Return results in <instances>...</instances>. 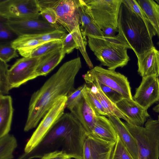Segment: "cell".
<instances>
[{
	"instance_id": "cell-1",
	"label": "cell",
	"mask_w": 159,
	"mask_h": 159,
	"mask_svg": "<svg viewBox=\"0 0 159 159\" xmlns=\"http://www.w3.org/2000/svg\"><path fill=\"white\" fill-rule=\"evenodd\" d=\"M81 67L80 57L65 62L33 93L29 102L24 131L35 128L57 99L67 96L75 89V79Z\"/></svg>"
},
{
	"instance_id": "cell-2",
	"label": "cell",
	"mask_w": 159,
	"mask_h": 159,
	"mask_svg": "<svg viewBox=\"0 0 159 159\" xmlns=\"http://www.w3.org/2000/svg\"><path fill=\"white\" fill-rule=\"evenodd\" d=\"M87 133L71 113H64L40 143L32 151L23 153L18 159L42 157L44 154L61 151L70 158L82 159L84 143Z\"/></svg>"
},
{
	"instance_id": "cell-3",
	"label": "cell",
	"mask_w": 159,
	"mask_h": 159,
	"mask_svg": "<svg viewBox=\"0 0 159 159\" xmlns=\"http://www.w3.org/2000/svg\"><path fill=\"white\" fill-rule=\"evenodd\" d=\"M117 28V35L134 51L137 57L154 46L152 38L156 34L153 27L148 24L123 0L119 12Z\"/></svg>"
},
{
	"instance_id": "cell-4",
	"label": "cell",
	"mask_w": 159,
	"mask_h": 159,
	"mask_svg": "<svg viewBox=\"0 0 159 159\" xmlns=\"http://www.w3.org/2000/svg\"><path fill=\"white\" fill-rule=\"evenodd\" d=\"M87 37L89 48L101 65L115 70L127 64L130 60L127 52L129 48L117 35L112 37Z\"/></svg>"
},
{
	"instance_id": "cell-5",
	"label": "cell",
	"mask_w": 159,
	"mask_h": 159,
	"mask_svg": "<svg viewBox=\"0 0 159 159\" xmlns=\"http://www.w3.org/2000/svg\"><path fill=\"white\" fill-rule=\"evenodd\" d=\"M124 123L136 142L139 159H159L158 120L148 119L144 127Z\"/></svg>"
},
{
	"instance_id": "cell-6",
	"label": "cell",
	"mask_w": 159,
	"mask_h": 159,
	"mask_svg": "<svg viewBox=\"0 0 159 159\" xmlns=\"http://www.w3.org/2000/svg\"><path fill=\"white\" fill-rule=\"evenodd\" d=\"M40 8L53 9L57 17L58 24L68 33H82L78 0H37Z\"/></svg>"
},
{
	"instance_id": "cell-7",
	"label": "cell",
	"mask_w": 159,
	"mask_h": 159,
	"mask_svg": "<svg viewBox=\"0 0 159 159\" xmlns=\"http://www.w3.org/2000/svg\"><path fill=\"white\" fill-rule=\"evenodd\" d=\"M95 23L101 30L107 27L118 30V20L122 0H84Z\"/></svg>"
},
{
	"instance_id": "cell-8",
	"label": "cell",
	"mask_w": 159,
	"mask_h": 159,
	"mask_svg": "<svg viewBox=\"0 0 159 159\" xmlns=\"http://www.w3.org/2000/svg\"><path fill=\"white\" fill-rule=\"evenodd\" d=\"M86 83L96 80L121 94L125 98L133 99L131 87L127 78L115 70L96 66L83 75Z\"/></svg>"
},
{
	"instance_id": "cell-9",
	"label": "cell",
	"mask_w": 159,
	"mask_h": 159,
	"mask_svg": "<svg viewBox=\"0 0 159 159\" xmlns=\"http://www.w3.org/2000/svg\"><path fill=\"white\" fill-rule=\"evenodd\" d=\"M67 99L66 96H63L59 98L55 102L43 118L27 142L24 149V152H29L34 148L64 113Z\"/></svg>"
},
{
	"instance_id": "cell-10",
	"label": "cell",
	"mask_w": 159,
	"mask_h": 159,
	"mask_svg": "<svg viewBox=\"0 0 159 159\" xmlns=\"http://www.w3.org/2000/svg\"><path fill=\"white\" fill-rule=\"evenodd\" d=\"M40 15L37 0H0V16L6 20L39 19Z\"/></svg>"
},
{
	"instance_id": "cell-11",
	"label": "cell",
	"mask_w": 159,
	"mask_h": 159,
	"mask_svg": "<svg viewBox=\"0 0 159 159\" xmlns=\"http://www.w3.org/2000/svg\"><path fill=\"white\" fill-rule=\"evenodd\" d=\"M4 24L7 29L18 36L42 34L65 29L60 25H53L39 19H10L6 20Z\"/></svg>"
},
{
	"instance_id": "cell-12",
	"label": "cell",
	"mask_w": 159,
	"mask_h": 159,
	"mask_svg": "<svg viewBox=\"0 0 159 159\" xmlns=\"http://www.w3.org/2000/svg\"><path fill=\"white\" fill-rule=\"evenodd\" d=\"M41 56L23 57L18 59L9 69V81L12 89L19 87L38 77L36 70Z\"/></svg>"
},
{
	"instance_id": "cell-13",
	"label": "cell",
	"mask_w": 159,
	"mask_h": 159,
	"mask_svg": "<svg viewBox=\"0 0 159 159\" xmlns=\"http://www.w3.org/2000/svg\"><path fill=\"white\" fill-rule=\"evenodd\" d=\"M142 78L133 99L147 110L153 104L159 102V80L158 77L153 76Z\"/></svg>"
},
{
	"instance_id": "cell-14",
	"label": "cell",
	"mask_w": 159,
	"mask_h": 159,
	"mask_svg": "<svg viewBox=\"0 0 159 159\" xmlns=\"http://www.w3.org/2000/svg\"><path fill=\"white\" fill-rule=\"evenodd\" d=\"M115 143L104 140L92 133H87L82 159H110Z\"/></svg>"
},
{
	"instance_id": "cell-15",
	"label": "cell",
	"mask_w": 159,
	"mask_h": 159,
	"mask_svg": "<svg viewBox=\"0 0 159 159\" xmlns=\"http://www.w3.org/2000/svg\"><path fill=\"white\" fill-rule=\"evenodd\" d=\"M116 104L127 118V122L130 124L143 126L147 118L150 116L147 110L143 107L133 99L124 98Z\"/></svg>"
},
{
	"instance_id": "cell-16",
	"label": "cell",
	"mask_w": 159,
	"mask_h": 159,
	"mask_svg": "<svg viewBox=\"0 0 159 159\" xmlns=\"http://www.w3.org/2000/svg\"><path fill=\"white\" fill-rule=\"evenodd\" d=\"M137 71L143 77L159 76V51L154 46L137 57Z\"/></svg>"
},
{
	"instance_id": "cell-17",
	"label": "cell",
	"mask_w": 159,
	"mask_h": 159,
	"mask_svg": "<svg viewBox=\"0 0 159 159\" xmlns=\"http://www.w3.org/2000/svg\"><path fill=\"white\" fill-rule=\"evenodd\" d=\"M86 37L82 33L77 31L69 33L62 42L61 48L65 54L70 53L75 48L78 49L91 69L93 66L86 51L87 41Z\"/></svg>"
},
{
	"instance_id": "cell-18",
	"label": "cell",
	"mask_w": 159,
	"mask_h": 159,
	"mask_svg": "<svg viewBox=\"0 0 159 159\" xmlns=\"http://www.w3.org/2000/svg\"><path fill=\"white\" fill-rule=\"evenodd\" d=\"M70 111L80 122L87 133H92L98 115L83 97Z\"/></svg>"
},
{
	"instance_id": "cell-19",
	"label": "cell",
	"mask_w": 159,
	"mask_h": 159,
	"mask_svg": "<svg viewBox=\"0 0 159 159\" xmlns=\"http://www.w3.org/2000/svg\"><path fill=\"white\" fill-rule=\"evenodd\" d=\"M108 117L113 126L118 136L129 153L134 159H139L136 142L125 123L116 116H110Z\"/></svg>"
},
{
	"instance_id": "cell-20",
	"label": "cell",
	"mask_w": 159,
	"mask_h": 159,
	"mask_svg": "<svg viewBox=\"0 0 159 159\" xmlns=\"http://www.w3.org/2000/svg\"><path fill=\"white\" fill-rule=\"evenodd\" d=\"M13 111L11 97L0 95V137L10 131Z\"/></svg>"
},
{
	"instance_id": "cell-21",
	"label": "cell",
	"mask_w": 159,
	"mask_h": 159,
	"mask_svg": "<svg viewBox=\"0 0 159 159\" xmlns=\"http://www.w3.org/2000/svg\"><path fill=\"white\" fill-rule=\"evenodd\" d=\"M92 133L107 141L116 143L118 136L111 122L105 116L98 115Z\"/></svg>"
},
{
	"instance_id": "cell-22",
	"label": "cell",
	"mask_w": 159,
	"mask_h": 159,
	"mask_svg": "<svg viewBox=\"0 0 159 159\" xmlns=\"http://www.w3.org/2000/svg\"><path fill=\"white\" fill-rule=\"evenodd\" d=\"M65 54L61 48L42 56L36 70L38 76H46L61 62Z\"/></svg>"
},
{
	"instance_id": "cell-23",
	"label": "cell",
	"mask_w": 159,
	"mask_h": 159,
	"mask_svg": "<svg viewBox=\"0 0 159 159\" xmlns=\"http://www.w3.org/2000/svg\"><path fill=\"white\" fill-rule=\"evenodd\" d=\"M46 43L36 39L32 35L18 36L10 43L21 56L28 57L34 50Z\"/></svg>"
},
{
	"instance_id": "cell-24",
	"label": "cell",
	"mask_w": 159,
	"mask_h": 159,
	"mask_svg": "<svg viewBox=\"0 0 159 159\" xmlns=\"http://www.w3.org/2000/svg\"><path fill=\"white\" fill-rule=\"evenodd\" d=\"M91 89L93 93L98 99L102 107L107 112L108 116H113L127 122L125 115L120 111L115 103L110 100L103 93L100 88L94 84H92Z\"/></svg>"
},
{
	"instance_id": "cell-25",
	"label": "cell",
	"mask_w": 159,
	"mask_h": 159,
	"mask_svg": "<svg viewBox=\"0 0 159 159\" xmlns=\"http://www.w3.org/2000/svg\"><path fill=\"white\" fill-rule=\"evenodd\" d=\"M136 1L146 15L159 38V5L153 0Z\"/></svg>"
},
{
	"instance_id": "cell-26",
	"label": "cell",
	"mask_w": 159,
	"mask_h": 159,
	"mask_svg": "<svg viewBox=\"0 0 159 159\" xmlns=\"http://www.w3.org/2000/svg\"><path fill=\"white\" fill-rule=\"evenodd\" d=\"M17 146V140L13 135L8 134L0 137V159H13Z\"/></svg>"
},
{
	"instance_id": "cell-27",
	"label": "cell",
	"mask_w": 159,
	"mask_h": 159,
	"mask_svg": "<svg viewBox=\"0 0 159 159\" xmlns=\"http://www.w3.org/2000/svg\"><path fill=\"white\" fill-rule=\"evenodd\" d=\"M82 92L83 97L97 115L108 116L101 103L92 92L91 88L87 86Z\"/></svg>"
},
{
	"instance_id": "cell-28",
	"label": "cell",
	"mask_w": 159,
	"mask_h": 159,
	"mask_svg": "<svg viewBox=\"0 0 159 159\" xmlns=\"http://www.w3.org/2000/svg\"><path fill=\"white\" fill-rule=\"evenodd\" d=\"M78 0V10L80 19V28L83 34L85 27L90 23L94 21L88 6L84 0Z\"/></svg>"
},
{
	"instance_id": "cell-29",
	"label": "cell",
	"mask_w": 159,
	"mask_h": 159,
	"mask_svg": "<svg viewBox=\"0 0 159 159\" xmlns=\"http://www.w3.org/2000/svg\"><path fill=\"white\" fill-rule=\"evenodd\" d=\"M62 47V42L54 40L48 42L38 47L31 53V57H39Z\"/></svg>"
},
{
	"instance_id": "cell-30",
	"label": "cell",
	"mask_w": 159,
	"mask_h": 159,
	"mask_svg": "<svg viewBox=\"0 0 159 159\" xmlns=\"http://www.w3.org/2000/svg\"><path fill=\"white\" fill-rule=\"evenodd\" d=\"M9 66L7 63L0 60V95L7 94L12 89L8 79Z\"/></svg>"
},
{
	"instance_id": "cell-31",
	"label": "cell",
	"mask_w": 159,
	"mask_h": 159,
	"mask_svg": "<svg viewBox=\"0 0 159 159\" xmlns=\"http://www.w3.org/2000/svg\"><path fill=\"white\" fill-rule=\"evenodd\" d=\"M86 83L94 84L98 86L104 94L112 102L116 103L124 98L120 93L111 88L103 84L96 80H92L89 81Z\"/></svg>"
},
{
	"instance_id": "cell-32",
	"label": "cell",
	"mask_w": 159,
	"mask_h": 159,
	"mask_svg": "<svg viewBox=\"0 0 159 159\" xmlns=\"http://www.w3.org/2000/svg\"><path fill=\"white\" fill-rule=\"evenodd\" d=\"M110 159H134L118 136Z\"/></svg>"
},
{
	"instance_id": "cell-33",
	"label": "cell",
	"mask_w": 159,
	"mask_h": 159,
	"mask_svg": "<svg viewBox=\"0 0 159 159\" xmlns=\"http://www.w3.org/2000/svg\"><path fill=\"white\" fill-rule=\"evenodd\" d=\"M87 86L86 84H84L68 93L66 96V107L70 111L78 103L83 97L82 92Z\"/></svg>"
},
{
	"instance_id": "cell-34",
	"label": "cell",
	"mask_w": 159,
	"mask_h": 159,
	"mask_svg": "<svg viewBox=\"0 0 159 159\" xmlns=\"http://www.w3.org/2000/svg\"><path fill=\"white\" fill-rule=\"evenodd\" d=\"M66 31L65 29L59 30L33 35L36 39L45 42L54 40H60L62 42L67 34Z\"/></svg>"
},
{
	"instance_id": "cell-35",
	"label": "cell",
	"mask_w": 159,
	"mask_h": 159,
	"mask_svg": "<svg viewBox=\"0 0 159 159\" xmlns=\"http://www.w3.org/2000/svg\"><path fill=\"white\" fill-rule=\"evenodd\" d=\"M16 50L10 44L1 45L0 60L7 63L12 59L18 57Z\"/></svg>"
},
{
	"instance_id": "cell-36",
	"label": "cell",
	"mask_w": 159,
	"mask_h": 159,
	"mask_svg": "<svg viewBox=\"0 0 159 159\" xmlns=\"http://www.w3.org/2000/svg\"><path fill=\"white\" fill-rule=\"evenodd\" d=\"M123 1L134 12L142 18L148 24L152 26L146 15L139 5L136 0H123Z\"/></svg>"
},
{
	"instance_id": "cell-37",
	"label": "cell",
	"mask_w": 159,
	"mask_h": 159,
	"mask_svg": "<svg viewBox=\"0 0 159 159\" xmlns=\"http://www.w3.org/2000/svg\"><path fill=\"white\" fill-rule=\"evenodd\" d=\"M40 15L49 23L58 25L56 14L53 9L48 8H40Z\"/></svg>"
},
{
	"instance_id": "cell-38",
	"label": "cell",
	"mask_w": 159,
	"mask_h": 159,
	"mask_svg": "<svg viewBox=\"0 0 159 159\" xmlns=\"http://www.w3.org/2000/svg\"><path fill=\"white\" fill-rule=\"evenodd\" d=\"M83 34L86 37L88 36L103 37L102 30L95 22H92L87 25Z\"/></svg>"
},
{
	"instance_id": "cell-39",
	"label": "cell",
	"mask_w": 159,
	"mask_h": 159,
	"mask_svg": "<svg viewBox=\"0 0 159 159\" xmlns=\"http://www.w3.org/2000/svg\"><path fill=\"white\" fill-rule=\"evenodd\" d=\"M70 158L61 151H56L44 154L40 159H66Z\"/></svg>"
},
{
	"instance_id": "cell-40",
	"label": "cell",
	"mask_w": 159,
	"mask_h": 159,
	"mask_svg": "<svg viewBox=\"0 0 159 159\" xmlns=\"http://www.w3.org/2000/svg\"><path fill=\"white\" fill-rule=\"evenodd\" d=\"M12 36L11 31L7 29L1 22H0V39H6L11 38Z\"/></svg>"
},
{
	"instance_id": "cell-41",
	"label": "cell",
	"mask_w": 159,
	"mask_h": 159,
	"mask_svg": "<svg viewBox=\"0 0 159 159\" xmlns=\"http://www.w3.org/2000/svg\"><path fill=\"white\" fill-rule=\"evenodd\" d=\"M103 36L105 37H112L116 36L115 34L118 30L111 27H107L102 30Z\"/></svg>"
},
{
	"instance_id": "cell-42",
	"label": "cell",
	"mask_w": 159,
	"mask_h": 159,
	"mask_svg": "<svg viewBox=\"0 0 159 159\" xmlns=\"http://www.w3.org/2000/svg\"><path fill=\"white\" fill-rule=\"evenodd\" d=\"M153 110L155 112L159 113V103L153 107Z\"/></svg>"
},
{
	"instance_id": "cell-43",
	"label": "cell",
	"mask_w": 159,
	"mask_h": 159,
	"mask_svg": "<svg viewBox=\"0 0 159 159\" xmlns=\"http://www.w3.org/2000/svg\"><path fill=\"white\" fill-rule=\"evenodd\" d=\"M155 1L159 5V0H156Z\"/></svg>"
},
{
	"instance_id": "cell-44",
	"label": "cell",
	"mask_w": 159,
	"mask_h": 159,
	"mask_svg": "<svg viewBox=\"0 0 159 159\" xmlns=\"http://www.w3.org/2000/svg\"><path fill=\"white\" fill-rule=\"evenodd\" d=\"M158 121H159V115L158 116Z\"/></svg>"
},
{
	"instance_id": "cell-45",
	"label": "cell",
	"mask_w": 159,
	"mask_h": 159,
	"mask_svg": "<svg viewBox=\"0 0 159 159\" xmlns=\"http://www.w3.org/2000/svg\"><path fill=\"white\" fill-rule=\"evenodd\" d=\"M66 159H71V158H67Z\"/></svg>"
}]
</instances>
